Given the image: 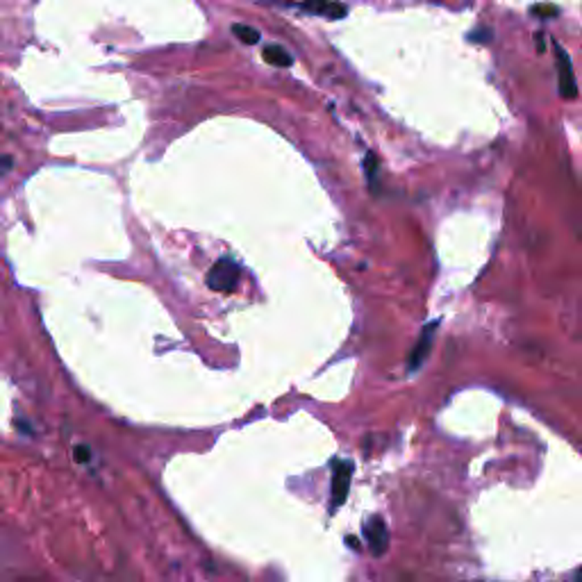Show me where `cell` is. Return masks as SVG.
I'll return each instance as SVG.
<instances>
[{
	"instance_id": "cell-1",
	"label": "cell",
	"mask_w": 582,
	"mask_h": 582,
	"mask_svg": "<svg viewBox=\"0 0 582 582\" xmlns=\"http://www.w3.org/2000/svg\"><path fill=\"white\" fill-rule=\"evenodd\" d=\"M239 280H242V269L237 266V262H232L230 258H223L209 269L207 273V287L214 291L230 293L237 289Z\"/></svg>"
},
{
	"instance_id": "cell-2",
	"label": "cell",
	"mask_w": 582,
	"mask_h": 582,
	"mask_svg": "<svg viewBox=\"0 0 582 582\" xmlns=\"http://www.w3.org/2000/svg\"><path fill=\"white\" fill-rule=\"evenodd\" d=\"M553 50H555V61H557V75H560V94L566 100H573L578 96V84H576V75H573V64H571L569 55H566V50L557 41L553 43Z\"/></svg>"
},
{
	"instance_id": "cell-3",
	"label": "cell",
	"mask_w": 582,
	"mask_h": 582,
	"mask_svg": "<svg viewBox=\"0 0 582 582\" xmlns=\"http://www.w3.org/2000/svg\"><path fill=\"white\" fill-rule=\"evenodd\" d=\"M364 539H367L369 550L374 557H380L387 553V546H389V530H387V523L380 516H371L367 523H364Z\"/></svg>"
},
{
	"instance_id": "cell-4",
	"label": "cell",
	"mask_w": 582,
	"mask_h": 582,
	"mask_svg": "<svg viewBox=\"0 0 582 582\" xmlns=\"http://www.w3.org/2000/svg\"><path fill=\"white\" fill-rule=\"evenodd\" d=\"M332 469H335V473H332V507L337 510L348 496L355 467H353V462H335Z\"/></svg>"
},
{
	"instance_id": "cell-5",
	"label": "cell",
	"mask_w": 582,
	"mask_h": 582,
	"mask_svg": "<svg viewBox=\"0 0 582 582\" xmlns=\"http://www.w3.org/2000/svg\"><path fill=\"white\" fill-rule=\"evenodd\" d=\"M302 10L309 14H319V17H328V19L346 17V7L339 3H332V0H305V3H302Z\"/></svg>"
},
{
	"instance_id": "cell-6",
	"label": "cell",
	"mask_w": 582,
	"mask_h": 582,
	"mask_svg": "<svg viewBox=\"0 0 582 582\" xmlns=\"http://www.w3.org/2000/svg\"><path fill=\"white\" fill-rule=\"evenodd\" d=\"M439 323H430V325H425V330H423V335L421 339L416 341V346H414V353L412 357H409V371H414L418 369L423 364L425 360V355L430 353V344H432V335H434V328H437Z\"/></svg>"
},
{
	"instance_id": "cell-7",
	"label": "cell",
	"mask_w": 582,
	"mask_h": 582,
	"mask_svg": "<svg viewBox=\"0 0 582 582\" xmlns=\"http://www.w3.org/2000/svg\"><path fill=\"white\" fill-rule=\"evenodd\" d=\"M264 59L269 61V64H273V66H280V68H287V66H291V55L289 52H287L282 46H266V48H264Z\"/></svg>"
},
{
	"instance_id": "cell-8",
	"label": "cell",
	"mask_w": 582,
	"mask_h": 582,
	"mask_svg": "<svg viewBox=\"0 0 582 582\" xmlns=\"http://www.w3.org/2000/svg\"><path fill=\"white\" fill-rule=\"evenodd\" d=\"M232 32H235V37L242 39V41L248 43V46H253V43L260 41V32H258V30L251 28V26H244V23H235V26H232Z\"/></svg>"
},
{
	"instance_id": "cell-9",
	"label": "cell",
	"mask_w": 582,
	"mask_h": 582,
	"mask_svg": "<svg viewBox=\"0 0 582 582\" xmlns=\"http://www.w3.org/2000/svg\"><path fill=\"white\" fill-rule=\"evenodd\" d=\"M557 7L555 5H534L532 7V14L534 17H541V19H553V17H557Z\"/></svg>"
},
{
	"instance_id": "cell-10",
	"label": "cell",
	"mask_w": 582,
	"mask_h": 582,
	"mask_svg": "<svg viewBox=\"0 0 582 582\" xmlns=\"http://www.w3.org/2000/svg\"><path fill=\"white\" fill-rule=\"evenodd\" d=\"M471 41H480V43H487V41H492V32H489L487 28H480L478 32H471L469 35Z\"/></svg>"
},
{
	"instance_id": "cell-11",
	"label": "cell",
	"mask_w": 582,
	"mask_h": 582,
	"mask_svg": "<svg viewBox=\"0 0 582 582\" xmlns=\"http://www.w3.org/2000/svg\"><path fill=\"white\" fill-rule=\"evenodd\" d=\"M75 457H77V462H87L89 460V448L87 446H77L75 448Z\"/></svg>"
},
{
	"instance_id": "cell-12",
	"label": "cell",
	"mask_w": 582,
	"mask_h": 582,
	"mask_svg": "<svg viewBox=\"0 0 582 582\" xmlns=\"http://www.w3.org/2000/svg\"><path fill=\"white\" fill-rule=\"evenodd\" d=\"M534 43H537L539 52H544V50H546V46H544V35H537V37H534Z\"/></svg>"
},
{
	"instance_id": "cell-13",
	"label": "cell",
	"mask_w": 582,
	"mask_h": 582,
	"mask_svg": "<svg viewBox=\"0 0 582 582\" xmlns=\"http://www.w3.org/2000/svg\"><path fill=\"white\" fill-rule=\"evenodd\" d=\"M10 166H12V159H10V157H5V159H3V168H5V171H10Z\"/></svg>"
},
{
	"instance_id": "cell-14",
	"label": "cell",
	"mask_w": 582,
	"mask_h": 582,
	"mask_svg": "<svg viewBox=\"0 0 582 582\" xmlns=\"http://www.w3.org/2000/svg\"><path fill=\"white\" fill-rule=\"evenodd\" d=\"M578 576H580V580H582V571H580V573H578Z\"/></svg>"
}]
</instances>
